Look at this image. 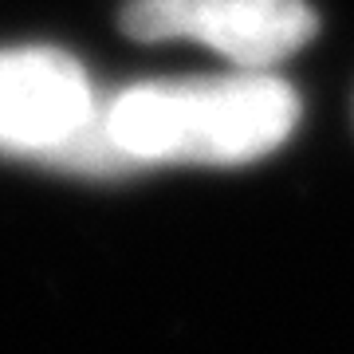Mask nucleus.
<instances>
[{
    "label": "nucleus",
    "instance_id": "1",
    "mask_svg": "<svg viewBox=\"0 0 354 354\" xmlns=\"http://www.w3.org/2000/svg\"><path fill=\"white\" fill-rule=\"evenodd\" d=\"M102 122L130 174L150 165H248L299 122V95L272 71L153 79L102 95Z\"/></svg>",
    "mask_w": 354,
    "mask_h": 354
},
{
    "label": "nucleus",
    "instance_id": "2",
    "mask_svg": "<svg viewBox=\"0 0 354 354\" xmlns=\"http://www.w3.org/2000/svg\"><path fill=\"white\" fill-rule=\"evenodd\" d=\"M315 28L307 0H130L122 8L130 39H193L244 71H272L307 48Z\"/></svg>",
    "mask_w": 354,
    "mask_h": 354
},
{
    "label": "nucleus",
    "instance_id": "3",
    "mask_svg": "<svg viewBox=\"0 0 354 354\" xmlns=\"http://www.w3.org/2000/svg\"><path fill=\"white\" fill-rule=\"evenodd\" d=\"M99 91L71 51L48 44L0 48V158H48L99 111Z\"/></svg>",
    "mask_w": 354,
    "mask_h": 354
}]
</instances>
